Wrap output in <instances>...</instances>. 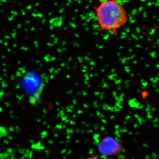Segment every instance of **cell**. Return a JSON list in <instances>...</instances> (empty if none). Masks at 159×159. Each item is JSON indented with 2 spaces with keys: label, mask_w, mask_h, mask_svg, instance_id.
Instances as JSON below:
<instances>
[{
  "label": "cell",
  "mask_w": 159,
  "mask_h": 159,
  "mask_svg": "<svg viewBox=\"0 0 159 159\" xmlns=\"http://www.w3.org/2000/svg\"><path fill=\"white\" fill-rule=\"evenodd\" d=\"M121 143L111 137H105L99 142L98 150L99 153L104 156L117 155L122 150Z\"/></svg>",
  "instance_id": "2"
},
{
  "label": "cell",
  "mask_w": 159,
  "mask_h": 159,
  "mask_svg": "<svg viewBox=\"0 0 159 159\" xmlns=\"http://www.w3.org/2000/svg\"><path fill=\"white\" fill-rule=\"evenodd\" d=\"M96 20L102 31H112L115 35L129 21L124 5L117 0H102L93 6Z\"/></svg>",
  "instance_id": "1"
},
{
  "label": "cell",
  "mask_w": 159,
  "mask_h": 159,
  "mask_svg": "<svg viewBox=\"0 0 159 159\" xmlns=\"http://www.w3.org/2000/svg\"><path fill=\"white\" fill-rule=\"evenodd\" d=\"M86 159H100L97 156L91 157Z\"/></svg>",
  "instance_id": "3"
}]
</instances>
